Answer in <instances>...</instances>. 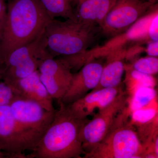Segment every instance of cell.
I'll use <instances>...</instances> for the list:
<instances>
[{
    "mask_svg": "<svg viewBox=\"0 0 158 158\" xmlns=\"http://www.w3.org/2000/svg\"><path fill=\"white\" fill-rule=\"evenodd\" d=\"M52 19L39 0L10 1L0 40L1 62L12 51L38 38Z\"/></svg>",
    "mask_w": 158,
    "mask_h": 158,
    "instance_id": "6da1fadb",
    "label": "cell"
},
{
    "mask_svg": "<svg viewBox=\"0 0 158 158\" xmlns=\"http://www.w3.org/2000/svg\"><path fill=\"white\" fill-rule=\"evenodd\" d=\"M58 103L53 120L27 158H81L85 155L80 135L88 118H76L66 105Z\"/></svg>",
    "mask_w": 158,
    "mask_h": 158,
    "instance_id": "7a4b0ae2",
    "label": "cell"
},
{
    "mask_svg": "<svg viewBox=\"0 0 158 158\" xmlns=\"http://www.w3.org/2000/svg\"><path fill=\"white\" fill-rule=\"evenodd\" d=\"M130 114L126 107L103 139L83 158H142L144 146L138 133L127 122Z\"/></svg>",
    "mask_w": 158,
    "mask_h": 158,
    "instance_id": "3957f363",
    "label": "cell"
},
{
    "mask_svg": "<svg viewBox=\"0 0 158 158\" xmlns=\"http://www.w3.org/2000/svg\"><path fill=\"white\" fill-rule=\"evenodd\" d=\"M94 28L78 20L52 19L44 31L47 50L52 58L84 53L94 40Z\"/></svg>",
    "mask_w": 158,
    "mask_h": 158,
    "instance_id": "277c9868",
    "label": "cell"
},
{
    "mask_svg": "<svg viewBox=\"0 0 158 158\" xmlns=\"http://www.w3.org/2000/svg\"><path fill=\"white\" fill-rule=\"evenodd\" d=\"M42 135L25 128L14 118L10 105L0 107V149L13 158H27Z\"/></svg>",
    "mask_w": 158,
    "mask_h": 158,
    "instance_id": "5b68a950",
    "label": "cell"
},
{
    "mask_svg": "<svg viewBox=\"0 0 158 158\" xmlns=\"http://www.w3.org/2000/svg\"><path fill=\"white\" fill-rule=\"evenodd\" d=\"M44 31L34 41L9 54L3 62L6 74L15 79L23 78L38 70L42 60L52 58L47 50Z\"/></svg>",
    "mask_w": 158,
    "mask_h": 158,
    "instance_id": "8992f818",
    "label": "cell"
},
{
    "mask_svg": "<svg viewBox=\"0 0 158 158\" xmlns=\"http://www.w3.org/2000/svg\"><path fill=\"white\" fill-rule=\"evenodd\" d=\"M127 98L122 92L83 126L80 137L85 153L96 146L107 134L118 114L126 107Z\"/></svg>",
    "mask_w": 158,
    "mask_h": 158,
    "instance_id": "52a82bcc",
    "label": "cell"
},
{
    "mask_svg": "<svg viewBox=\"0 0 158 158\" xmlns=\"http://www.w3.org/2000/svg\"><path fill=\"white\" fill-rule=\"evenodd\" d=\"M153 5L147 0H116L100 27L106 35L117 36L129 29Z\"/></svg>",
    "mask_w": 158,
    "mask_h": 158,
    "instance_id": "ba28073f",
    "label": "cell"
},
{
    "mask_svg": "<svg viewBox=\"0 0 158 158\" xmlns=\"http://www.w3.org/2000/svg\"><path fill=\"white\" fill-rule=\"evenodd\" d=\"M10 107L20 124L42 136L53 120L56 111H48L36 102L20 98L15 99Z\"/></svg>",
    "mask_w": 158,
    "mask_h": 158,
    "instance_id": "9c48e42d",
    "label": "cell"
},
{
    "mask_svg": "<svg viewBox=\"0 0 158 158\" xmlns=\"http://www.w3.org/2000/svg\"><path fill=\"white\" fill-rule=\"evenodd\" d=\"M103 65L93 59L86 62L79 72L73 74L69 88L59 102L68 105L94 89L99 82Z\"/></svg>",
    "mask_w": 158,
    "mask_h": 158,
    "instance_id": "30bf717a",
    "label": "cell"
},
{
    "mask_svg": "<svg viewBox=\"0 0 158 158\" xmlns=\"http://www.w3.org/2000/svg\"><path fill=\"white\" fill-rule=\"evenodd\" d=\"M123 92L121 86L104 88L90 91L82 98L66 105L76 118L84 119L93 114L95 110L104 109Z\"/></svg>",
    "mask_w": 158,
    "mask_h": 158,
    "instance_id": "8fae6325",
    "label": "cell"
},
{
    "mask_svg": "<svg viewBox=\"0 0 158 158\" xmlns=\"http://www.w3.org/2000/svg\"><path fill=\"white\" fill-rule=\"evenodd\" d=\"M127 54V51L122 46L111 49L105 53L104 55H106V59L103 65L99 82L91 91L121 86Z\"/></svg>",
    "mask_w": 158,
    "mask_h": 158,
    "instance_id": "7c38bea8",
    "label": "cell"
},
{
    "mask_svg": "<svg viewBox=\"0 0 158 158\" xmlns=\"http://www.w3.org/2000/svg\"><path fill=\"white\" fill-rule=\"evenodd\" d=\"M10 84L14 86L20 98L36 102L48 111H56L53 104V99L41 82L38 70Z\"/></svg>",
    "mask_w": 158,
    "mask_h": 158,
    "instance_id": "4fadbf2b",
    "label": "cell"
},
{
    "mask_svg": "<svg viewBox=\"0 0 158 158\" xmlns=\"http://www.w3.org/2000/svg\"><path fill=\"white\" fill-rule=\"evenodd\" d=\"M116 0H73L77 19L88 26L100 27Z\"/></svg>",
    "mask_w": 158,
    "mask_h": 158,
    "instance_id": "5bb4252c",
    "label": "cell"
},
{
    "mask_svg": "<svg viewBox=\"0 0 158 158\" xmlns=\"http://www.w3.org/2000/svg\"><path fill=\"white\" fill-rule=\"evenodd\" d=\"M68 63L62 58H48L43 60L38 67L39 73L60 80L72 81L73 74Z\"/></svg>",
    "mask_w": 158,
    "mask_h": 158,
    "instance_id": "9a60e30c",
    "label": "cell"
},
{
    "mask_svg": "<svg viewBox=\"0 0 158 158\" xmlns=\"http://www.w3.org/2000/svg\"><path fill=\"white\" fill-rule=\"evenodd\" d=\"M52 19L62 17L77 21L73 8V0H39Z\"/></svg>",
    "mask_w": 158,
    "mask_h": 158,
    "instance_id": "2e32d148",
    "label": "cell"
},
{
    "mask_svg": "<svg viewBox=\"0 0 158 158\" xmlns=\"http://www.w3.org/2000/svg\"><path fill=\"white\" fill-rule=\"evenodd\" d=\"M156 84L155 80L152 76L141 73L133 68L129 73L127 72V89L131 96L139 88L142 87L154 88Z\"/></svg>",
    "mask_w": 158,
    "mask_h": 158,
    "instance_id": "e0dca14e",
    "label": "cell"
},
{
    "mask_svg": "<svg viewBox=\"0 0 158 158\" xmlns=\"http://www.w3.org/2000/svg\"><path fill=\"white\" fill-rule=\"evenodd\" d=\"M40 78L53 99L59 102L67 92L71 82L60 80L40 73Z\"/></svg>",
    "mask_w": 158,
    "mask_h": 158,
    "instance_id": "ac0fdd59",
    "label": "cell"
},
{
    "mask_svg": "<svg viewBox=\"0 0 158 158\" xmlns=\"http://www.w3.org/2000/svg\"><path fill=\"white\" fill-rule=\"evenodd\" d=\"M156 96V92L154 88L142 87L138 89L133 94L128 110L130 113L143 109L149 104Z\"/></svg>",
    "mask_w": 158,
    "mask_h": 158,
    "instance_id": "d6986e66",
    "label": "cell"
},
{
    "mask_svg": "<svg viewBox=\"0 0 158 158\" xmlns=\"http://www.w3.org/2000/svg\"><path fill=\"white\" fill-rule=\"evenodd\" d=\"M135 70L144 74L152 76L158 73L157 57L148 56L138 59L133 65Z\"/></svg>",
    "mask_w": 158,
    "mask_h": 158,
    "instance_id": "ffe728a7",
    "label": "cell"
},
{
    "mask_svg": "<svg viewBox=\"0 0 158 158\" xmlns=\"http://www.w3.org/2000/svg\"><path fill=\"white\" fill-rule=\"evenodd\" d=\"M19 98L17 91L12 84L4 81H0V107L10 105Z\"/></svg>",
    "mask_w": 158,
    "mask_h": 158,
    "instance_id": "44dd1931",
    "label": "cell"
},
{
    "mask_svg": "<svg viewBox=\"0 0 158 158\" xmlns=\"http://www.w3.org/2000/svg\"><path fill=\"white\" fill-rule=\"evenodd\" d=\"M158 12L153 17L148 27V38L151 41H158Z\"/></svg>",
    "mask_w": 158,
    "mask_h": 158,
    "instance_id": "7402d4cb",
    "label": "cell"
},
{
    "mask_svg": "<svg viewBox=\"0 0 158 158\" xmlns=\"http://www.w3.org/2000/svg\"><path fill=\"white\" fill-rule=\"evenodd\" d=\"M158 48V41H151L148 45L146 52L149 56L157 57Z\"/></svg>",
    "mask_w": 158,
    "mask_h": 158,
    "instance_id": "603a6c76",
    "label": "cell"
},
{
    "mask_svg": "<svg viewBox=\"0 0 158 158\" xmlns=\"http://www.w3.org/2000/svg\"><path fill=\"white\" fill-rule=\"evenodd\" d=\"M7 9L6 0H0V22L5 20Z\"/></svg>",
    "mask_w": 158,
    "mask_h": 158,
    "instance_id": "cb8c5ba5",
    "label": "cell"
},
{
    "mask_svg": "<svg viewBox=\"0 0 158 158\" xmlns=\"http://www.w3.org/2000/svg\"><path fill=\"white\" fill-rule=\"evenodd\" d=\"M0 158H13V157L9 154L4 152L0 149Z\"/></svg>",
    "mask_w": 158,
    "mask_h": 158,
    "instance_id": "d4e9b609",
    "label": "cell"
},
{
    "mask_svg": "<svg viewBox=\"0 0 158 158\" xmlns=\"http://www.w3.org/2000/svg\"><path fill=\"white\" fill-rule=\"evenodd\" d=\"M5 67L4 64L0 60V74H2L3 75H4V72H5Z\"/></svg>",
    "mask_w": 158,
    "mask_h": 158,
    "instance_id": "484cf974",
    "label": "cell"
},
{
    "mask_svg": "<svg viewBox=\"0 0 158 158\" xmlns=\"http://www.w3.org/2000/svg\"><path fill=\"white\" fill-rule=\"evenodd\" d=\"M5 20L0 22V40H1V37H2V33L3 31V26H4V22H5Z\"/></svg>",
    "mask_w": 158,
    "mask_h": 158,
    "instance_id": "4316f807",
    "label": "cell"
},
{
    "mask_svg": "<svg viewBox=\"0 0 158 158\" xmlns=\"http://www.w3.org/2000/svg\"><path fill=\"white\" fill-rule=\"evenodd\" d=\"M147 1L153 4H155L156 2H157L158 0H147Z\"/></svg>",
    "mask_w": 158,
    "mask_h": 158,
    "instance_id": "83f0119b",
    "label": "cell"
},
{
    "mask_svg": "<svg viewBox=\"0 0 158 158\" xmlns=\"http://www.w3.org/2000/svg\"><path fill=\"white\" fill-rule=\"evenodd\" d=\"M3 75L2 74H0V80H2L3 78Z\"/></svg>",
    "mask_w": 158,
    "mask_h": 158,
    "instance_id": "f1b7e54d",
    "label": "cell"
}]
</instances>
